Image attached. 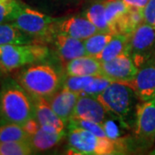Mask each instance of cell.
<instances>
[{
    "mask_svg": "<svg viewBox=\"0 0 155 155\" xmlns=\"http://www.w3.org/2000/svg\"><path fill=\"white\" fill-rule=\"evenodd\" d=\"M0 117L4 122L23 126L35 118L31 97L17 81L6 79L0 90Z\"/></svg>",
    "mask_w": 155,
    "mask_h": 155,
    "instance_id": "cell-1",
    "label": "cell"
},
{
    "mask_svg": "<svg viewBox=\"0 0 155 155\" xmlns=\"http://www.w3.org/2000/svg\"><path fill=\"white\" fill-rule=\"evenodd\" d=\"M17 81L28 94L33 97L48 98L54 94L61 86V78L49 65L35 64L17 73Z\"/></svg>",
    "mask_w": 155,
    "mask_h": 155,
    "instance_id": "cell-2",
    "label": "cell"
},
{
    "mask_svg": "<svg viewBox=\"0 0 155 155\" xmlns=\"http://www.w3.org/2000/svg\"><path fill=\"white\" fill-rule=\"evenodd\" d=\"M68 143L70 151L76 154L110 155L118 152V140L98 137L94 134L69 122Z\"/></svg>",
    "mask_w": 155,
    "mask_h": 155,
    "instance_id": "cell-3",
    "label": "cell"
},
{
    "mask_svg": "<svg viewBox=\"0 0 155 155\" xmlns=\"http://www.w3.org/2000/svg\"><path fill=\"white\" fill-rule=\"evenodd\" d=\"M48 49L41 43L9 44L0 46V65L10 72L45 60Z\"/></svg>",
    "mask_w": 155,
    "mask_h": 155,
    "instance_id": "cell-4",
    "label": "cell"
},
{
    "mask_svg": "<svg viewBox=\"0 0 155 155\" xmlns=\"http://www.w3.org/2000/svg\"><path fill=\"white\" fill-rule=\"evenodd\" d=\"M57 21L58 19L47 16L24 5L11 23L36 41H41L53 39L56 33Z\"/></svg>",
    "mask_w": 155,
    "mask_h": 155,
    "instance_id": "cell-5",
    "label": "cell"
},
{
    "mask_svg": "<svg viewBox=\"0 0 155 155\" xmlns=\"http://www.w3.org/2000/svg\"><path fill=\"white\" fill-rule=\"evenodd\" d=\"M96 98L105 108L108 113L115 115L122 122H125L137 97L133 90L126 84L121 81H112Z\"/></svg>",
    "mask_w": 155,
    "mask_h": 155,
    "instance_id": "cell-6",
    "label": "cell"
},
{
    "mask_svg": "<svg viewBox=\"0 0 155 155\" xmlns=\"http://www.w3.org/2000/svg\"><path fill=\"white\" fill-rule=\"evenodd\" d=\"M155 28L143 22L129 35L128 54L137 67L154 56Z\"/></svg>",
    "mask_w": 155,
    "mask_h": 155,
    "instance_id": "cell-7",
    "label": "cell"
},
{
    "mask_svg": "<svg viewBox=\"0 0 155 155\" xmlns=\"http://www.w3.org/2000/svg\"><path fill=\"white\" fill-rule=\"evenodd\" d=\"M134 124V134L140 141L155 143V97L136 105Z\"/></svg>",
    "mask_w": 155,
    "mask_h": 155,
    "instance_id": "cell-8",
    "label": "cell"
},
{
    "mask_svg": "<svg viewBox=\"0 0 155 155\" xmlns=\"http://www.w3.org/2000/svg\"><path fill=\"white\" fill-rule=\"evenodd\" d=\"M126 84L134 91L137 98L147 101L155 97V55L139 67L136 75L126 81Z\"/></svg>",
    "mask_w": 155,
    "mask_h": 155,
    "instance_id": "cell-9",
    "label": "cell"
},
{
    "mask_svg": "<svg viewBox=\"0 0 155 155\" xmlns=\"http://www.w3.org/2000/svg\"><path fill=\"white\" fill-rule=\"evenodd\" d=\"M138 67L128 52L107 62H102L101 74L112 81H126L133 78Z\"/></svg>",
    "mask_w": 155,
    "mask_h": 155,
    "instance_id": "cell-10",
    "label": "cell"
},
{
    "mask_svg": "<svg viewBox=\"0 0 155 155\" xmlns=\"http://www.w3.org/2000/svg\"><path fill=\"white\" fill-rule=\"evenodd\" d=\"M107 113L105 108L95 97L79 95L72 119L87 120L102 125L107 120Z\"/></svg>",
    "mask_w": 155,
    "mask_h": 155,
    "instance_id": "cell-11",
    "label": "cell"
},
{
    "mask_svg": "<svg viewBox=\"0 0 155 155\" xmlns=\"http://www.w3.org/2000/svg\"><path fill=\"white\" fill-rule=\"evenodd\" d=\"M55 31L56 33L65 34L82 41L101 32L86 17H72L57 21Z\"/></svg>",
    "mask_w": 155,
    "mask_h": 155,
    "instance_id": "cell-12",
    "label": "cell"
},
{
    "mask_svg": "<svg viewBox=\"0 0 155 155\" xmlns=\"http://www.w3.org/2000/svg\"><path fill=\"white\" fill-rule=\"evenodd\" d=\"M30 97L33 102L35 118L40 126L51 132H64L66 122L56 115L47 100L43 97Z\"/></svg>",
    "mask_w": 155,
    "mask_h": 155,
    "instance_id": "cell-13",
    "label": "cell"
},
{
    "mask_svg": "<svg viewBox=\"0 0 155 155\" xmlns=\"http://www.w3.org/2000/svg\"><path fill=\"white\" fill-rule=\"evenodd\" d=\"M78 97V93L63 87L62 90L57 91L54 94L45 99L56 115L67 123L72 119Z\"/></svg>",
    "mask_w": 155,
    "mask_h": 155,
    "instance_id": "cell-14",
    "label": "cell"
},
{
    "mask_svg": "<svg viewBox=\"0 0 155 155\" xmlns=\"http://www.w3.org/2000/svg\"><path fill=\"white\" fill-rule=\"evenodd\" d=\"M53 41L55 45L57 54L61 61L68 62L78 57L86 55L84 41L62 33H56Z\"/></svg>",
    "mask_w": 155,
    "mask_h": 155,
    "instance_id": "cell-15",
    "label": "cell"
},
{
    "mask_svg": "<svg viewBox=\"0 0 155 155\" xmlns=\"http://www.w3.org/2000/svg\"><path fill=\"white\" fill-rule=\"evenodd\" d=\"M102 62L94 56L84 55L68 61L66 72L70 76H97L101 74Z\"/></svg>",
    "mask_w": 155,
    "mask_h": 155,
    "instance_id": "cell-16",
    "label": "cell"
},
{
    "mask_svg": "<svg viewBox=\"0 0 155 155\" xmlns=\"http://www.w3.org/2000/svg\"><path fill=\"white\" fill-rule=\"evenodd\" d=\"M36 40L11 22H0V46L36 43Z\"/></svg>",
    "mask_w": 155,
    "mask_h": 155,
    "instance_id": "cell-17",
    "label": "cell"
},
{
    "mask_svg": "<svg viewBox=\"0 0 155 155\" xmlns=\"http://www.w3.org/2000/svg\"><path fill=\"white\" fill-rule=\"evenodd\" d=\"M64 134V132H51L40 126L38 130L30 135L29 141L34 151L41 152L50 149L58 144Z\"/></svg>",
    "mask_w": 155,
    "mask_h": 155,
    "instance_id": "cell-18",
    "label": "cell"
},
{
    "mask_svg": "<svg viewBox=\"0 0 155 155\" xmlns=\"http://www.w3.org/2000/svg\"><path fill=\"white\" fill-rule=\"evenodd\" d=\"M128 35H114L110 41L98 55L96 56V58L98 59L101 62H107L124 53H127L128 52Z\"/></svg>",
    "mask_w": 155,
    "mask_h": 155,
    "instance_id": "cell-19",
    "label": "cell"
},
{
    "mask_svg": "<svg viewBox=\"0 0 155 155\" xmlns=\"http://www.w3.org/2000/svg\"><path fill=\"white\" fill-rule=\"evenodd\" d=\"M143 22L144 18L142 10L129 8L127 13L124 14L117 22L116 26V35L123 34L129 35Z\"/></svg>",
    "mask_w": 155,
    "mask_h": 155,
    "instance_id": "cell-20",
    "label": "cell"
},
{
    "mask_svg": "<svg viewBox=\"0 0 155 155\" xmlns=\"http://www.w3.org/2000/svg\"><path fill=\"white\" fill-rule=\"evenodd\" d=\"M105 18L110 32L116 35V26L121 17L127 13L129 7L122 0H105Z\"/></svg>",
    "mask_w": 155,
    "mask_h": 155,
    "instance_id": "cell-21",
    "label": "cell"
},
{
    "mask_svg": "<svg viewBox=\"0 0 155 155\" xmlns=\"http://www.w3.org/2000/svg\"><path fill=\"white\" fill-rule=\"evenodd\" d=\"M114 35L108 32H97L84 40L86 55L97 56L113 38Z\"/></svg>",
    "mask_w": 155,
    "mask_h": 155,
    "instance_id": "cell-22",
    "label": "cell"
},
{
    "mask_svg": "<svg viewBox=\"0 0 155 155\" xmlns=\"http://www.w3.org/2000/svg\"><path fill=\"white\" fill-rule=\"evenodd\" d=\"M18 140H29V134L23 126L6 122L0 125V142Z\"/></svg>",
    "mask_w": 155,
    "mask_h": 155,
    "instance_id": "cell-23",
    "label": "cell"
},
{
    "mask_svg": "<svg viewBox=\"0 0 155 155\" xmlns=\"http://www.w3.org/2000/svg\"><path fill=\"white\" fill-rule=\"evenodd\" d=\"M85 17L94 24L101 32H110V28L105 18V7L104 2L96 3L89 8Z\"/></svg>",
    "mask_w": 155,
    "mask_h": 155,
    "instance_id": "cell-24",
    "label": "cell"
},
{
    "mask_svg": "<svg viewBox=\"0 0 155 155\" xmlns=\"http://www.w3.org/2000/svg\"><path fill=\"white\" fill-rule=\"evenodd\" d=\"M33 152L29 140L0 142V155H28Z\"/></svg>",
    "mask_w": 155,
    "mask_h": 155,
    "instance_id": "cell-25",
    "label": "cell"
},
{
    "mask_svg": "<svg viewBox=\"0 0 155 155\" xmlns=\"http://www.w3.org/2000/svg\"><path fill=\"white\" fill-rule=\"evenodd\" d=\"M24 4L20 0H0V22H12Z\"/></svg>",
    "mask_w": 155,
    "mask_h": 155,
    "instance_id": "cell-26",
    "label": "cell"
},
{
    "mask_svg": "<svg viewBox=\"0 0 155 155\" xmlns=\"http://www.w3.org/2000/svg\"><path fill=\"white\" fill-rule=\"evenodd\" d=\"M112 82V80L104 77L103 75L94 76L93 79L84 89V91L79 95H89L91 97H97L102 93Z\"/></svg>",
    "mask_w": 155,
    "mask_h": 155,
    "instance_id": "cell-27",
    "label": "cell"
},
{
    "mask_svg": "<svg viewBox=\"0 0 155 155\" xmlns=\"http://www.w3.org/2000/svg\"><path fill=\"white\" fill-rule=\"evenodd\" d=\"M94 76H70L65 79L63 87L72 91L80 94L89 83L93 79Z\"/></svg>",
    "mask_w": 155,
    "mask_h": 155,
    "instance_id": "cell-28",
    "label": "cell"
},
{
    "mask_svg": "<svg viewBox=\"0 0 155 155\" xmlns=\"http://www.w3.org/2000/svg\"><path fill=\"white\" fill-rule=\"evenodd\" d=\"M69 122L76 125V126H78V127H83L84 129L94 134L95 135H97L98 137H103V138L107 137L103 126L97 122L87 121V120H82V119H72V120H70Z\"/></svg>",
    "mask_w": 155,
    "mask_h": 155,
    "instance_id": "cell-29",
    "label": "cell"
},
{
    "mask_svg": "<svg viewBox=\"0 0 155 155\" xmlns=\"http://www.w3.org/2000/svg\"><path fill=\"white\" fill-rule=\"evenodd\" d=\"M142 12L144 22L155 28V0H149Z\"/></svg>",
    "mask_w": 155,
    "mask_h": 155,
    "instance_id": "cell-30",
    "label": "cell"
},
{
    "mask_svg": "<svg viewBox=\"0 0 155 155\" xmlns=\"http://www.w3.org/2000/svg\"><path fill=\"white\" fill-rule=\"evenodd\" d=\"M102 126L104 127L108 138L114 140H118L120 133H119V129H118V127L116 124V122L112 120L107 119L105 122L102 124Z\"/></svg>",
    "mask_w": 155,
    "mask_h": 155,
    "instance_id": "cell-31",
    "label": "cell"
},
{
    "mask_svg": "<svg viewBox=\"0 0 155 155\" xmlns=\"http://www.w3.org/2000/svg\"><path fill=\"white\" fill-rule=\"evenodd\" d=\"M129 8L143 10L149 0H122Z\"/></svg>",
    "mask_w": 155,
    "mask_h": 155,
    "instance_id": "cell-32",
    "label": "cell"
},
{
    "mask_svg": "<svg viewBox=\"0 0 155 155\" xmlns=\"http://www.w3.org/2000/svg\"><path fill=\"white\" fill-rule=\"evenodd\" d=\"M3 72H5V70H4V68L2 67V66L0 65V76L2 75V73H3Z\"/></svg>",
    "mask_w": 155,
    "mask_h": 155,
    "instance_id": "cell-33",
    "label": "cell"
}]
</instances>
